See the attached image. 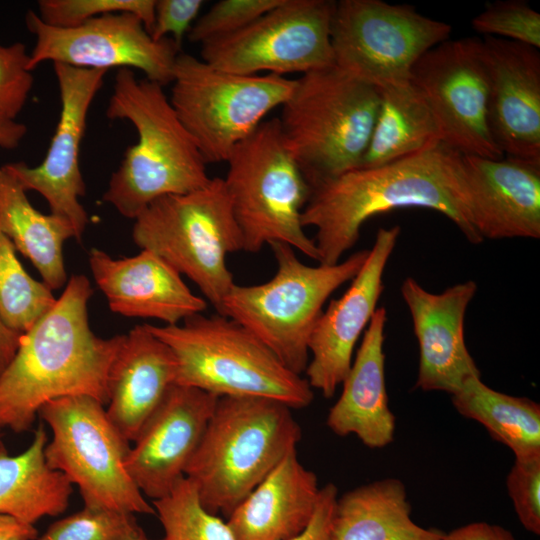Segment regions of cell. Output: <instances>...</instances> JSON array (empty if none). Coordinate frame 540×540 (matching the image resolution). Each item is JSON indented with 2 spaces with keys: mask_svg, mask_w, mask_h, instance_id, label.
<instances>
[{
  "mask_svg": "<svg viewBox=\"0 0 540 540\" xmlns=\"http://www.w3.org/2000/svg\"><path fill=\"white\" fill-rule=\"evenodd\" d=\"M403 207L435 210L450 219L472 244L483 242L474 228L460 153L437 148L377 167L356 168L310 189L302 211L319 263L341 261L371 217Z\"/></svg>",
  "mask_w": 540,
  "mask_h": 540,
  "instance_id": "cell-1",
  "label": "cell"
},
{
  "mask_svg": "<svg viewBox=\"0 0 540 540\" xmlns=\"http://www.w3.org/2000/svg\"><path fill=\"white\" fill-rule=\"evenodd\" d=\"M89 279L73 275L52 306L22 334L0 376V428H32L40 408L66 396H90L108 403V375L123 335L100 338L91 330Z\"/></svg>",
  "mask_w": 540,
  "mask_h": 540,
  "instance_id": "cell-2",
  "label": "cell"
},
{
  "mask_svg": "<svg viewBox=\"0 0 540 540\" xmlns=\"http://www.w3.org/2000/svg\"><path fill=\"white\" fill-rule=\"evenodd\" d=\"M106 116L128 120L138 135L103 194L122 216L134 220L156 199L187 194L210 182L207 163L163 86L138 80L131 69H118Z\"/></svg>",
  "mask_w": 540,
  "mask_h": 540,
  "instance_id": "cell-3",
  "label": "cell"
},
{
  "mask_svg": "<svg viewBox=\"0 0 540 540\" xmlns=\"http://www.w3.org/2000/svg\"><path fill=\"white\" fill-rule=\"evenodd\" d=\"M301 438L286 404L263 397H219L184 476L207 511L228 517Z\"/></svg>",
  "mask_w": 540,
  "mask_h": 540,
  "instance_id": "cell-4",
  "label": "cell"
},
{
  "mask_svg": "<svg viewBox=\"0 0 540 540\" xmlns=\"http://www.w3.org/2000/svg\"><path fill=\"white\" fill-rule=\"evenodd\" d=\"M150 331L173 352L176 385L218 397H263L291 409L311 404L314 392L305 377L295 374L246 328L215 313L195 314L179 324Z\"/></svg>",
  "mask_w": 540,
  "mask_h": 540,
  "instance_id": "cell-5",
  "label": "cell"
},
{
  "mask_svg": "<svg viewBox=\"0 0 540 540\" xmlns=\"http://www.w3.org/2000/svg\"><path fill=\"white\" fill-rule=\"evenodd\" d=\"M379 103L378 87L335 65L295 79L278 120L310 189L360 167Z\"/></svg>",
  "mask_w": 540,
  "mask_h": 540,
  "instance_id": "cell-6",
  "label": "cell"
},
{
  "mask_svg": "<svg viewBox=\"0 0 540 540\" xmlns=\"http://www.w3.org/2000/svg\"><path fill=\"white\" fill-rule=\"evenodd\" d=\"M276 272L261 284H234L223 301L222 315L238 322L295 374L309 362V339L330 295L351 281L369 250L336 264L309 266L284 243L270 245Z\"/></svg>",
  "mask_w": 540,
  "mask_h": 540,
  "instance_id": "cell-7",
  "label": "cell"
},
{
  "mask_svg": "<svg viewBox=\"0 0 540 540\" xmlns=\"http://www.w3.org/2000/svg\"><path fill=\"white\" fill-rule=\"evenodd\" d=\"M223 179L243 239V251L284 243L319 261L302 225L310 186L289 150L278 118L266 120L237 144Z\"/></svg>",
  "mask_w": 540,
  "mask_h": 540,
  "instance_id": "cell-8",
  "label": "cell"
},
{
  "mask_svg": "<svg viewBox=\"0 0 540 540\" xmlns=\"http://www.w3.org/2000/svg\"><path fill=\"white\" fill-rule=\"evenodd\" d=\"M132 239L187 276L222 315L223 301L235 284L226 258L243 251L222 178H211L199 190L150 203L134 219Z\"/></svg>",
  "mask_w": 540,
  "mask_h": 540,
  "instance_id": "cell-9",
  "label": "cell"
},
{
  "mask_svg": "<svg viewBox=\"0 0 540 540\" xmlns=\"http://www.w3.org/2000/svg\"><path fill=\"white\" fill-rule=\"evenodd\" d=\"M38 415L52 431L44 450L48 465L78 486L85 507L155 515L126 469L130 441L102 403L66 396L45 403Z\"/></svg>",
  "mask_w": 540,
  "mask_h": 540,
  "instance_id": "cell-10",
  "label": "cell"
},
{
  "mask_svg": "<svg viewBox=\"0 0 540 540\" xmlns=\"http://www.w3.org/2000/svg\"><path fill=\"white\" fill-rule=\"evenodd\" d=\"M171 84L169 100L209 164L226 162L234 147L284 104L295 79L235 74L181 52Z\"/></svg>",
  "mask_w": 540,
  "mask_h": 540,
  "instance_id": "cell-11",
  "label": "cell"
},
{
  "mask_svg": "<svg viewBox=\"0 0 540 540\" xmlns=\"http://www.w3.org/2000/svg\"><path fill=\"white\" fill-rule=\"evenodd\" d=\"M451 31L409 4L340 0L331 24L334 65L378 88L405 83L417 61Z\"/></svg>",
  "mask_w": 540,
  "mask_h": 540,
  "instance_id": "cell-12",
  "label": "cell"
},
{
  "mask_svg": "<svg viewBox=\"0 0 540 540\" xmlns=\"http://www.w3.org/2000/svg\"><path fill=\"white\" fill-rule=\"evenodd\" d=\"M331 0H282L242 30L201 45V59L235 74H305L334 65Z\"/></svg>",
  "mask_w": 540,
  "mask_h": 540,
  "instance_id": "cell-13",
  "label": "cell"
},
{
  "mask_svg": "<svg viewBox=\"0 0 540 540\" xmlns=\"http://www.w3.org/2000/svg\"><path fill=\"white\" fill-rule=\"evenodd\" d=\"M25 22L35 37L31 71L45 61L106 71L136 68L145 74V79L164 87L172 82L176 58L181 53L171 38L154 40L141 19L128 12L106 14L62 28L44 23L29 10Z\"/></svg>",
  "mask_w": 540,
  "mask_h": 540,
  "instance_id": "cell-14",
  "label": "cell"
},
{
  "mask_svg": "<svg viewBox=\"0 0 540 540\" xmlns=\"http://www.w3.org/2000/svg\"><path fill=\"white\" fill-rule=\"evenodd\" d=\"M411 81L428 102L443 144L465 155L504 157L489 129V84L479 38L436 45L414 65Z\"/></svg>",
  "mask_w": 540,
  "mask_h": 540,
  "instance_id": "cell-15",
  "label": "cell"
},
{
  "mask_svg": "<svg viewBox=\"0 0 540 540\" xmlns=\"http://www.w3.org/2000/svg\"><path fill=\"white\" fill-rule=\"evenodd\" d=\"M60 96L59 120L44 160L35 167L24 162L7 164L26 191L47 201L50 213L67 220L80 240L88 215L79 198L86 186L80 170V145L90 105L108 71L53 63Z\"/></svg>",
  "mask_w": 540,
  "mask_h": 540,
  "instance_id": "cell-16",
  "label": "cell"
},
{
  "mask_svg": "<svg viewBox=\"0 0 540 540\" xmlns=\"http://www.w3.org/2000/svg\"><path fill=\"white\" fill-rule=\"evenodd\" d=\"M401 228H379L367 258L345 293L323 310L309 339L305 379L331 398L345 379L357 341L377 309L383 274Z\"/></svg>",
  "mask_w": 540,
  "mask_h": 540,
  "instance_id": "cell-17",
  "label": "cell"
},
{
  "mask_svg": "<svg viewBox=\"0 0 540 540\" xmlns=\"http://www.w3.org/2000/svg\"><path fill=\"white\" fill-rule=\"evenodd\" d=\"M218 398L193 387H171L126 459V469L144 496L158 500L185 477Z\"/></svg>",
  "mask_w": 540,
  "mask_h": 540,
  "instance_id": "cell-18",
  "label": "cell"
},
{
  "mask_svg": "<svg viewBox=\"0 0 540 540\" xmlns=\"http://www.w3.org/2000/svg\"><path fill=\"white\" fill-rule=\"evenodd\" d=\"M488 124L504 156L540 163V53L515 41L485 36Z\"/></svg>",
  "mask_w": 540,
  "mask_h": 540,
  "instance_id": "cell-19",
  "label": "cell"
},
{
  "mask_svg": "<svg viewBox=\"0 0 540 540\" xmlns=\"http://www.w3.org/2000/svg\"><path fill=\"white\" fill-rule=\"evenodd\" d=\"M400 291L419 345L415 387L452 395L469 378L481 376L464 336L465 314L476 294V282L467 280L432 293L407 277Z\"/></svg>",
  "mask_w": 540,
  "mask_h": 540,
  "instance_id": "cell-20",
  "label": "cell"
},
{
  "mask_svg": "<svg viewBox=\"0 0 540 540\" xmlns=\"http://www.w3.org/2000/svg\"><path fill=\"white\" fill-rule=\"evenodd\" d=\"M474 228L484 239L540 238V163L460 153Z\"/></svg>",
  "mask_w": 540,
  "mask_h": 540,
  "instance_id": "cell-21",
  "label": "cell"
},
{
  "mask_svg": "<svg viewBox=\"0 0 540 540\" xmlns=\"http://www.w3.org/2000/svg\"><path fill=\"white\" fill-rule=\"evenodd\" d=\"M89 265L110 310L122 316L175 325L207 308V301L195 295L174 268L149 250L114 259L92 248Z\"/></svg>",
  "mask_w": 540,
  "mask_h": 540,
  "instance_id": "cell-22",
  "label": "cell"
},
{
  "mask_svg": "<svg viewBox=\"0 0 540 540\" xmlns=\"http://www.w3.org/2000/svg\"><path fill=\"white\" fill-rule=\"evenodd\" d=\"M177 365L171 349L147 324L137 325L123 340L108 375L107 414L133 442L176 385Z\"/></svg>",
  "mask_w": 540,
  "mask_h": 540,
  "instance_id": "cell-23",
  "label": "cell"
},
{
  "mask_svg": "<svg viewBox=\"0 0 540 540\" xmlns=\"http://www.w3.org/2000/svg\"><path fill=\"white\" fill-rule=\"evenodd\" d=\"M386 322V309L377 308L341 384L342 392L326 420L336 435L354 434L373 449L389 445L395 433V417L388 405L385 380Z\"/></svg>",
  "mask_w": 540,
  "mask_h": 540,
  "instance_id": "cell-24",
  "label": "cell"
},
{
  "mask_svg": "<svg viewBox=\"0 0 540 540\" xmlns=\"http://www.w3.org/2000/svg\"><path fill=\"white\" fill-rule=\"evenodd\" d=\"M316 474L288 453L226 521L237 540H288L309 524L320 494Z\"/></svg>",
  "mask_w": 540,
  "mask_h": 540,
  "instance_id": "cell-25",
  "label": "cell"
},
{
  "mask_svg": "<svg viewBox=\"0 0 540 540\" xmlns=\"http://www.w3.org/2000/svg\"><path fill=\"white\" fill-rule=\"evenodd\" d=\"M444 533L417 525L403 482L385 478L338 496L332 540H441Z\"/></svg>",
  "mask_w": 540,
  "mask_h": 540,
  "instance_id": "cell-26",
  "label": "cell"
},
{
  "mask_svg": "<svg viewBox=\"0 0 540 540\" xmlns=\"http://www.w3.org/2000/svg\"><path fill=\"white\" fill-rule=\"evenodd\" d=\"M26 192L9 166H1L0 230L32 262L43 283L56 290L67 282L63 244L75 232L64 218L35 209Z\"/></svg>",
  "mask_w": 540,
  "mask_h": 540,
  "instance_id": "cell-27",
  "label": "cell"
},
{
  "mask_svg": "<svg viewBox=\"0 0 540 540\" xmlns=\"http://www.w3.org/2000/svg\"><path fill=\"white\" fill-rule=\"evenodd\" d=\"M379 89L377 118L359 168L382 166L443 144L432 110L411 80Z\"/></svg>",
  "mask_w": 540,
  "mask_h": 540,
  "instance_id": "cell-28",
  "label": "cell"
},
{
  "mask_svg": "<svg viewBox=\"0 0 540 540\" xmlns=\"http://www.w3.org/2000/svg\"><path fill=\"white\" fill-rule=\"evenodd\" d=\"M47 442L40 424L24 452L10 456L6 448L0 450V514L34 525L67 509L73 485L48 465L44 453Z\"/></svg>",
  "mask_w": 540,
  "mask_h": 540,
  "instance_id": "cell-29",
  "label": "cell"
},
{
  "mask_svg": "<svg viewBox=\"0 0 540 540\" xmlns=\"http://www.w3.org/2000/svg\"><path fill=\"white\" fill-rule=\"evenodd\" d=\"M452 396L455 409L482 424L515 458L540 456V405L496 391L473 376Z\"/></svg>",
  "mask_w": 540,
  "mask_h": 540,
  "instance_id": "cell-30",
  "label": "cell"
},
{
  "mask_svg": "<svg viewBox=\"0 0 540 540\" xmlns=\"http://www.w3.org/2000/svg\"><path fill=\"white\" fill-rule=\"evenodd\" d=\"M15 251L13 243L0 230V318L8 328L23 334L57 299L51 289L25 271Z\"/></svg>",
  "mask_w": 540,
  "mask_h": 540,
  "instance_id": "cell-31",
  "label": "cell"
},
{
  "mask_svg": "<svg viewBox=\"0 0 540 540\" xmlns=\"http://www.w3.org/2000/svg\"><path fill=\"white\" fill-rule=\"evenodd\" d=\"M152 506L164 530L163 540H237L227 522L204 508L186 477Z\"/></svg>",
  "mask_w": 540,
  "mask_h": 540,
  "instance_id": "cell-32",
  "label": "cell"
},
{
  "mask_svg": "<svg viewBox=\"0 0 540 540\" xmlns=\"http://www.w3.org/2000/svg\"><path fill=\"white\" fill-rule=\"evenodd\" d=\"M156 0H40L38 16L51 26L69 28L111 13H132L148 33L154 23Z\"/></svg>",
  "mask_w": 540,
  "mask_h": 540,
  "instance_id": "cell-33",
  "label": "cell"
},
{
  "mask_svg": "<svg viewBox=\"0 0 540 540\" xmlns=\"http://www.w3.org/2000/svg\"><path fill=\"white\" fill-rule=\"evenodd\" d=\"M472 27L485 36L498 37L540 47V14L524 0L488 2L471 21Z\"/></svg>",
  "mask_w": 540,
  "mask_h": 540,
  "instance_id": "cell-34",
  "label": "cell"
},
{
  "mask_svg": "<svg viewBox=\"0 0 540 540\" xmlns=\"http://www.w3.org/2000/svg\"><path fill=\"white\" fill-rule=\"evenodd\" d=\"M138 526L134 514L84 506L51 524L36 540H124Z\"/></svg>",
  "mask_w": 540,
  "mask_h": 540,
  "instance_id": "cell-35",
  "label": "cell"
},
{
  "mask_svg": "<svg viewBox=\"0 0 540 540\" xmlns=\"http://www.w3.org/2000/svg\"><path fill=\"white\" fill-rule=\"evenodd\" d=\"M282 0H220L196 20L187 37L200 45L236 33Z\"/></svg>",
  "mask_w": 540,
  "mask_h": 540,
  "instance_id": "cell-36",
  "label": "cell"
},
{
  "mask_svg": "<svg viewBox=\"0 0 540 540\" xmlns=\"http://www.w3.org/2000/svg\"><path fill=\"white\" fill-rule=\"evenodd\" d=\"M30 54L21 42L0 44V114L15 119L25 106L34 78Z\"/></svg>",
  "mask_w": 540,
  "mask_h": 540,
  "instance_id": "cell-37",
  "label": "cell"
},
{
  "mask_svg": "<svg viewBox=\"0 0 540 540\" xmlns=\"http://www.w3.org/2000/svg\"><path fill=\"white\" fill-rule=\"evenodd\" d=\"M506 486L522 526L540 534V456L515 458Z\"/></svg>",
  "mask_w": 540,
  "mask_h": 540,
  "instance_id": "cell-38",
  "label": "cell"
},
{
  "mask_svg": "<svg viewBox=\"0 0 540 540\" xmlns=\"http://www.w3.org/2000/svg\"><path fill=\"white\" fill-rule=\"evenodd\" d=\"M203 3L202 0H156L150 36L156 41L171 38L181 48Z\"/></svg>",
  "mask_w": 540,
  "mask_h": 540,
  "instance_id": "cell-39",
  "label": "cell"
},
{
  "mask_svg": "<svg viewBox=\"0 0 540 540\" xmlns=\"http://www.w3.org/2000/svg\"><path fill=\"white\" fill-rule=\"evenodd\" d=\"M338 489L333 483L321 487L314 514L307 527L288 540H332V524Z\"/></svg>",
  "mask_w": 540,
  "mask_h": 540,
  "instance_id": "cell-40",
  "label": "cell"
},
{
  "mask_svg": "<svg viewBox=\"0 0 540 540\" xmlns=\"http://www.w3.org/2000/svg\"><path fill=\"white\" fill-rule=\"evenodd\" d=\"M441 540H515V538L509 530L499 525L473 522L444 534Z\"/></svg>",
  "mask_w": 540,
  "mask_h": 540,
  "instance_id": "cell-41",
  "label": "cell"
},
{
  "mask_svg": "<svg viewBox=\"0 0 540 540\" xmlns=\"http://www.w3.org/2000/svg\"><path fill=\"white\" fill-rule=\"evenodd\" d=\"M38 531L32 524L0 514V540H36Z\"/></svg>",
  "mask_w": 540,
  "mask_h": 540,
  "instance_id": "cell-42",
  "label": "cell"
},
{
  "mask_svg": "<svg viewBox=\"0 0 540 540\" xmlns=\"http://www.w3.org/2000/svg\"><path fill=\"white\" fill-rule=\"evenodd\" d=\"M27 134L25 124L0 114V148L12 150L19 146Z\"/></svg>",
  "mask_w": 540,
  "mask_h": 540,
  "instance_id": "cell-43",
  "label": "cell"
},
{
  "mask_svg": "<svg viewBox=\"0 0 540 540\" xmlns=\"http://www.w3.org/2000/svg\"><path fill=\"white\" fill-rule=\"evenodd\" d=\"M22 334L8 328L0 318V376L13 359Z\"/></svg>",
  "mask_w": 540,
  "mask_h": 540,
  "instance_id": "cell-44",
  "label": "cell"
},
{
  "mask_svg": "<svg viewBox=\"0 0 540 540\" xmlns=\"http://www.w3.org/2000/svg\"><path fill=\"white\" fill-rule=\"evenodd\" d=\"M124 540H163V539H151L149 538L143 529L138 526L135 528Z\"/></svg>",
  "mask_w": 540,
  "mask_h": 540,
  "instance_id": "cell-45",
  "label": "cell"
},
{
  "mask_svg": "<svg viewBox=\"0 0 540 540\" xmlns=\"http://www.w3.org/2000/svg\"><path fill=\"white\" fill-rule=\"evenodd\" d=\"M4 448H5V445L3 444L2 440H1V437H0V450L4 449Z\"/></svg>",
  "mask_w": 540,
  "mask_h": 540,
  "instance_id": "cell-46",
  "label": "cell"
}]
</instances>
